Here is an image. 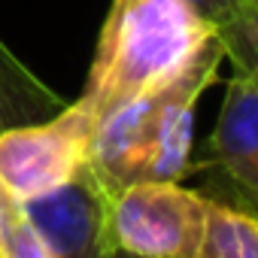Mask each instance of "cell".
Here are the masks:
<instances>
[{
    "mask_svg": "<svg viewBox=\"0 0 258 258\" xmlns=\"http://www.w3.org/2000/svg\"><path fill=\"white\" fill-rule=\"evenodd\" d=\"M64 106H67V100L61 94H55L0 40V131L49 118Z\"/></svg>",
    "mask_w": 258,
    "mask_h": 258,
    "instance_id": "52a82bcc",
    "label": "cell"
},
{
    "mask_svg": "<svg viewBox=\"0 0 258 258\" xmlns=\"http://www.w3.org/2000/svg\"><path fill=\"white\" fill-rule=\"evenodd\" d=\"M198 258H258V216L207 198Z\"/></svg>",
    "mask_w": 258,
    "mask_h": 258,
    "instance_id": "ba28073f",
    "label": "cell"
},
{
    "mask_svg": "<svg viewBox=\"0 0 258 258\" xmlns=\"http://www.w3.org/2000/svg\"><path fill=\"white\" fill-rule=\"evenodd\" d=\"M213 31L188 0H112L79 100L106 118L173 76Z\"/></svg>",
    "mask_w": 258,
    "mask_h": 258,
    "instance_id": "7a4b0ae2",
    "label": "cell"
},
{
    "mask_svg": "<svg viewBox=\"0 0 258 258\" xmlns=\"http://www.w3.org/2000/svg\"><path fill=\"white\" fill-rule=\"evenodd\" d=\"M191 170H207V198L258 216V85L246 70L234 67L207 152L191 158Z\"/></svg>",
    "mask_w": 258,
    "mask_h": 258,
    "instance_id": "5b68a950",
    "label": "cell"
},
{
    "mask_svg": "<svg viewBox=\"0 0 258 258\" xmlns=\"http://www.w3.org/2000/svg\"><path fill=\"white\" fill-rule=\"evenodd\" d=\"M0 255L4 258H49L46 243L40 240L37 228L25 216L22 204L7 195L4 204V222H0Z\"/></svg>",
    "mask_w": 258,
    "mask_h": 258,
    "instance_id": "30bf717a",
    "label": "cell"
},
{
    "mask_svg": "<svg viewBox=\"0 0 258 258\" xmlns=\"http://www.w3.org/2000/svg\"><path fill=\"white\" fill-rule=\"evenodd\" d=\"M94 124L88 106L73 100L49 118L0 131V188L28 201L67 182L88 158Z\"/></svg>",
    "mask_w": 258,
    "mask_h": 258,
    "instance_id": "277c9868",
    "label": "cell"
},
{
    "mask_svg": "<svg viewBox=\"0 0 258 258\" xmlns=\"http://www.w3.org/2000/svg\"><path fill=\"white\" fill-rule=\"evenodd\" d=\"M207 195L167 179L131 182L112 195L109 237L118 252L143 258H198Z\"/></svg>",
    "mask_w": 258,
    "mask_h": 258,
    "instance_id": "3957f363",
    "label": "cell"
},
{
    "mask_svg": "<svg viewBox=\"0 0 258 258\" xmlns=\"http://www.w3.org/2000/svg\"><path fill=\"white\" fill-rule=\"evenodd\" d=\"M216 34L225 46V58L246 70L258 85V0L243 4L228 22L216 28Z\"/></svg>",
    "mask_w": 258,
    "mask_h": 258,
    "instance_id": "9c48e42d",
    "label": "cell"
},
{
    "mask_svg": "<svg viewBox=\"0 0 258 258\" xmlns=\"http://www.w3.org/2000/svg\"><path fill=\"white\" fill-rule=\"evenodd\" d=\"M188 4L195 7V13H198L204 22H210L213 28H219V25L228 22L243 4H249V0H188Z\"/></svg>",
    "mask_w": 258,
    "mask_h": 258,
    "instance_id": "8fae6325",
    "label": "cell"
},
{
    "mask_svg": "<svg viewBox=\"0 0 258 258\" xmlns=\"http://www.w3.org/2000/svg\"><path fill=\"white\" fill-rule=\"evenodd\" d=\"M7 195H10V191L0 188V222H4V204H7ZM0 258H4V255H0Z\"/></svg>",
    "mask_w": 258,
    "mask_h": 258,
    "instance_id": "7c38bea8",
    "label": "cell"
},
{
    "mask_svg": "<svg viewBox=\"0 0 258 258\" xmlns=\"http://www.w3.org/2000/svg\"><path fill=\"white\" fill-rule=\"evenodd\" d=\"M222 61L225 46L213 31L173 76L94 124L85 161L112 195L131 182H182L191 173L195 103L213 85Z\"/></svg>",
    "mask_w": 258,
    "mask_h": 258,
    "instance_id": "6da1fadb",
    "label": "cell"
},
{
    "mask_svg": "<svg viewBox=\"0 0 258 258\" xmlns=\"http://www.w3.org/2000/svg\"><path fill=\"white\" fill-rule=\"evenodd\" d=\"M19 204L37 228L40 240L46 243L49 258L115 255L109 237L112 191L103 185V179L94 173L88 161H82L67 182Z\"/></svg>",
    "mask_w": 258,
    "mask_h": 258,
    "instance_id": "8992f818",
    "label": "cell"
}]
</instances>
